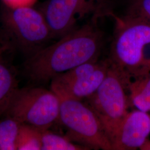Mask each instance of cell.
Segmentation results:
<instances>
[{"mask_svg":"<svg viewBox=\"0 0 150 150\" xmlns=\"http://www.w3.org/2000/svg\"><path fill=\"white\" fill-rule=\"evenodd\" d=\"M97 23H85L30 56L25 64L28 77L45 83L80 64L98 60L104 36Z\"/></svg>","mask_w":150,"mask_h":150,"instance_id":"cell-1","label":"cell"},{"mask_svg":"<svg viewBox=\"0 0 150 150\" xmlns=\"http://www.w3.org/2000/svg\"><path fill=\"white\" fill-rule=\"evenodd\" d=\"M113 17L116 26L108 59L131 80L141 76L145 50L150 45V23L129 15Z\"/></svg>","mask_w":150,"mask_h":150,"instance_id":"cell-2","label":"cell"},{"mask_svg":"<svg viewBox=\"0 0 150 150\" xmlns=\"http://www.w3.org/2000/svg\"><path fill=\"white\" fill-rule=\"evenodd\" d=\"M112 10V0H47L40 9L53 38L59 39L80 27L79 22L85 20L98 21L114 16Z\"/></svg>","mask_w":150,"mask_h":150,"instance_id":"cell-3","label":"cell"},{"mask_svg":"<svg viewBox=\"0 0 150 150\" xmlns=\"http://www.w3.org/2000/svg\"><path fill=\"white\" fill-rule=\"evenodd\" d=\"M131 80L111 64L100 86L87 98V105L96 113L111 139L127 113L129 98L126 94Z\"/></svg>","mask_w":150,"mask_h":150,"instance_id":"cell-4","label":"cell"},{"mask_svg":"<svg viewBox=\"0 0 150 150\" xmlns=\"http://www.w3.org/2000/svg\"><path fill=\"white\" fill-rule=\"evenodd\" d=\"M59 120L67 130L66 136L89 150H112L101 121L87 104L60 97Z\"/></svg>","mask_w":150,"mask_h":150,"instance_id":"cell-5","label":"cell"},{"mask_svg":"<svg viewBox=\"0 0 150 150\" xmlns=\"http://www.w3.org/2000/svg\"><path fill=\"white\" fill-rule=\"evenodd\" d=\"M60 98L42 87L18 89L6 115L41 130L50 129L59 120Z\"/></svg>","mask_w":150,"mask_h":150,"instance_id":"cell-6","label":"cell"},{"mask_svg":"<svg viewBox=\"0 0 150 150\" xmlns=\"http://www.w3.org/2000/svg\"><path fill=\"white\" fill-rule=\"evenodd\" d=\"M5 30L17 46L30 56L54 38L42 13L33 7H5L1 15Z\"/></svg>","mask_w":150,"mask_h":150,"instance_id":"cell-7","label":"cell"},{"mask_svg":"<svg viewBox=\"0 0 150 150\" xmlns=\"http://www.w3.org/2000/svg\"><path fill=\"white\" fill-rule=\"evenodd\" d=\"M110 61H101L96 67L91 63L80 64L54 77L51 90L59 96L81 101L95 92L107 75Z\"/></svg>","mask_w":150,"mask_h":150,"instance_id":"cell-8","label":"cell"},{"mask_svg":"<svg viewBox=\"0 0 150 150\" xmlns=\"http://www.w3.org/2000/svg\"><path fill=\"white\" fill-rule=\"evenodd\" d=\"M150 134L149 113L139 110L128 112L111 139L112 150L141 148Z\"/></svg>","mask_w":150,"mask_h":150,"instance_id":"cell-9","label":"cell"},{"mask_svg":"<svg viewBox=\"0 0 150 150\" xmlns=\"http://www.w3.org/2000/svg\"><path fill=\"white\" fill-rule=\"evenodd\" d=\"M18 89L15 74L2 57L0 59V117L5 115Z\"/></svg>","mask_w":150,"mask_h":150,"instance_id":"cell-10","label":"cell"},{"mask_svg":"<svg viewBox=\"0 0 150 150\" xmlns=\"http://www.w3.org/2000/svg\"><path fill=\"white\" fill-rule=\"evenodd\" d=\"M129 100L137 110L150 112V73L131 81L129 86Z\"/></svg>","mask_w":150,"mask_h":150,"instance_id":"cell-11","label":"cell"},{"mask_svg":"<svg viewBox=\"0 0 150 150\" xmlns=\"http://www.w3.org/2000/svg\"><path fill=\"white\" fill-rule=\"evenodd\" d=\"M21 123L15 118L7 116L0 122V150H17Z\"/></svg>","mask_w":150,"mask_h":150,"instance_id":"cell-12","label":"cell"},{"mask_svg":"<svg viewBox=\"0 0 150 150\" xmlns=\"http://www.w3.org/2000/svg\"><path fill=\"white\" fill-rule=\"evenodd\" d=\"M41 150H86L87 147L76 144L66 136L56 134L48 129L41 131Z\"/></svg>","mask_w":150,"mask_h":150,"instance_id":"cell-13","label":"cell"},{"mask_svg":"<svg viewBox=\"0 0 150 150\" xmlns=\"http://www.w3.org/2000/svg\"><path fill=\"white\" fill-rule=\"evenodd\" d=\"M42 130L21 123L17 142V150H41Z\"/></svg>","mask_w":150,"mask_h":150,"instance_id":"cell-14","label":"cell"},{"mask_svg":"<svg viewBox=\"0 0 150 150\" xmlns=\"http://www.w3.org/2000/svg\"><path fill=\"white\" fill-rule=\"evenodd\" d=\"M126 15L139 17L150 23V0H132Z\"/></svg>","mask_w":150,"mask_h":150,"instance_id":"cell-15","label":"cell"},{"mask_svg":"<svg viewBox=\"0 0 150 150\" xmlns=\"http://www.w3.org/2000/svg\"><path fill=\"white\" fill-rule=\"evenodd\" d=\"M5 7L15 8L25 7H32L38 0H1Z\"/></svg>","mask_w":150,"mask_h":150,"instance_id":"cell-16","label":"cell"},{"mask_svg":"<svg viewBox=\"0 0 150 150\" xmlns=\"http://www.w3.org/2000/svg\"><path fill=\"white\" fill-rule=\"evenodd\" d=\"M9 48L10 46L7 43H4L0 45V59H1L4 56V54H5L6 52Z\"/></svg>","mask_w":150,"mask_h":150,"instance_id":"cell-17","label":"cell"}]
</instances>
